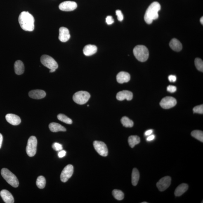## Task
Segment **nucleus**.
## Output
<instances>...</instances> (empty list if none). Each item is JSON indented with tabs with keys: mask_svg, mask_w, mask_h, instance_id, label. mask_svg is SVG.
<instances>
[{
	"mask_svg": "<svg viewBox=\"0 0 203 203\" xmlns=\"http://www.w3.org/2000/svg\"><path fill=\"white\" fill-rule=\"evenodd\" d=\"M128 143L131 148H133L135 145L140 143V138L137 135H131L128 139Z\"/></svg>",
	"mask_w": 203,
	"mask_h": 203,
	"instance_id": "nucleus-24",
	"label": "nucleus"
},
{
	"mask_svg": "<svg viewBox=\"0 0 203 203\" xmlns=\"http://www.w3.org/2000/svg\"><path fill=\"white\" fill-rule=\"evenodd\" d=\"M0 195L5 203H14V199L13 195L8 191L3 190L0 192Z\"/></svg>",
	"mask_w": 203,
	"mask_h": 203,
	"instance_id": "nucleus-17",
	"label": "nucleus"
},
{
	"mask_svg": "<svg viewBox=\"0 0 203 203\" xmlns=\"http://www.w3.org/2000/svg\"><path fill=\"white\" fill-rule=\"evenodd\" d=\"M177 104V101L175 98L172 97L167 96L161 100L160 105L162 108L168 109L175 106Z\"/></svg>",
	"mask_w": 203,
	"mask_h": 203,
	"instance_id": "nucleus-10",
	"label": "nucleus"
},
{
	"mask_svg": "<svg viewBox=\"0 0 203 203\" xmlns=\"http://www.w3.org/2000/svg\"><path fill=\"white\" fill-rule=\"evenodd\" d=\"M83 53L87 56H90L96 53L97 51V48L94 45L88 44L83 49Z\"/></svg>",
	"mask_w": 203,
	"mask_h": 203,
	"instance_id": "nucleus-19",
	"label": "nucleus"
},
{
	"mask_svg": "<svg viewBox=\"0 0 203 203\" xmlns=\"http://www.w3.org/2000/svg\"><path fill=\"white\" fill-rule=\"evenodd\" d=\"M140 178V173L136 168H134L132 173V184L133 186H136Z\"/></svg>",
	"mask_w": 203,
	"mask_h": 203,
	"instance_id": "nucleus-25",
	"label": "nucleus"
},
{
	"mask_svg": "<svg viewBox=\"0 0 203 203\" xmlns=\"http://www.w3.org/2000/svg\"><path fill=\"white\" fill-rule=\"evenodd\" d=\"M52 147L54 150L57 151H59L62 150V149H63L61 144L56 143V142L53 144V145H52Z\"/></svg>",
	"mask_w": 203,
	"mask_h": 203,
	"instance_id": "nucleus-33",
	"label": "nucleus"
},
{
	"mask_svg": "<svg viewBox=\"0 0 203 203\" xmlns=\"http://www.w3.org/2000/svg\"><path fill=\"white\" fill-rule=\"evenodd\" d=\"M160 9V5L157 2H154L150 5L144 16V19L147 23L151 24L154 20L157 19L159 18L158 12Z\"/></svg>",
	"mask_w": 203,
	"mask_h": 203,
	"instance_id": "nucleus-2",
	"label": "nucleus"
},
{
	"mask_svg": "<svg viewBox=\"0 0 203 203\" xmlns=\"http://www.w3.org/2000/svg\"><path fill=\"white\" fill-rule=\"evenodd\" d=\"M49 128L53 132L56 133L59 131H66V128L58 123L53 122L49 125Z\"/></svg>",
	"mask_w": 203,
	"mask_h": 203,
	"instance_id": "nucleus-23",
	"label": "nucleus"
},
{
	"mask_svg": "<svg viewBox=\"0 0 203 203\" xmlns=\"http://www.w3.org/2000/svg\"><path fill=\"white\" fill-rule=\"evenodd\" d=\"M130 74L128 73L125 72H119L116 76V79L117 82L120 84L128 82L130 80Z\"/></svg>",
	"mask_w": 203,
	"mask_h": 203,
	"instance_id": "nucleus-18",
	"label": "nucleus"
},
{
	"mask_svg": "<svg viewBox=\"0 0 203 203\" xmlns=\"http://www.w3.org/2000/svg\"><path fill=\"white\" fill-rule=\"evenodd\" d=\"M188 185L186 184H181L177 187L175 191V195L176 197H180L188 190Z\"/></svg>",
	"mask_w": 203,
	"mask_h": 203,
	"instance_id": "nucleus-21",
	"label": "nucleus"
},
{
	"mask_svg": "<svg viewBox=\"0 0 203 203\" xmlns=\"http://www.w3.org/2000/svg\"><path fill=\"white\" fill-rule=\"evenodd\" d=\"M155 138V135H150L147 138V141H151L154 139Z\"/></svg>",
	"mask_w": 203,
	"mask_h": 203,
	"instance_id": "nucleus-39",
	"label": "nucleus"
},
{
	"mask_svg": "<svg viewBox=\"0 0 203 203\" xmlns=\"http://www.w3.org/2000/svg\"><path fill=\"white\" fill-rule=\"evenodd\" d=\"M200 22L203 25V17H202L200 19Z\"/></svg>",
	"mask_w": 203,
	"mask_h": 203,
	"instance_id": "nucleus-42",
	"label": "nucleus"
},
{
	"mask_svg": "<svg viewBox=\"0 0 203 203\" xmlns=\"http://www.w3.org/2000/svg\"><path fill=\"white\" fill-rule=\"evenodd\" d=\"M177 88L176 87L173 86H169L167 87V90L170 93L175 92L176 91Z\"/></svg>",
	"mask_w": 203,
	"mask_h": 203,
	"instance_id": "nucleus-36",
	"label": "nucleus"
},
{
	"mask_svg": "<svg viewBox=\"0 0 203 203\" xmlns=\"http://www.w3.org/2000/svg\"><path fill=\"white\" fill-rule=\"evenodd\" d=\"M77 7V4L74 1H65L61 3L59 8L61 11H74Z\"/></svg>",
	"mask_w": 203,
	"mask_h": 203,
	"instance_id": "nucleus-12",
	"label": "nucleus"
},
{
	"mask_svg": "<svg viewBox=\"0 0 203 203\" xmlns=\"http://www.w3.org/2000/svg\"><path fill=\"white\" fill-rule=\"evenodd\" d=\"M192 137L197 139L201 142H203V131L199 130H195L192 131L191 133Z\"/></svg>",
	"mask_w": 203,
	"mask_h": 203,
	"instance_id": "nucleus-29",
	"label": "nucleus"
},
{
	"mask_svg": "<svg viewBox=\"0 0 203 203\" xmlns=\"http://www.w3.org/2000/svg\"><path fill=\"white\" fill-rule=\"evenodd\" d=\"M90 95L87 91H81L77 92L74 95L73 99L76 104L83 105L86 104L90 98Z\"/></svg>",
	"mask_w": 203,
	"mask_h": 203,
	"instance_id": "nucleus-6",
	"label": "nucleus"
},
{
	"mask_svg": "<svg viewBox=\"0 0 203 203\" xmlns=\"http://www.w3.org/2000/svg\"><path fill=\"white\" fill-rule=\"evenodd\" d=\"M29 96L32 99H40L44 98L46 96V93L41 90H33L29 92Z\"/></svg>",
	"mask_w": 203,
	"mask_h": 203,
	"instance_id": "nucleus-15",
	"label": "nucleus"
},
{
	"mask_svg": "<svg viewBox=\"0 0 203 203\" xmlns=\"http://www.w3.org/2000/svg\"><path fill=\"white\" fill-rule=\"evenodd\" d=\"M147 203V202H142V203Z\"/></svg>",
	"mask_w": 203,
	"mask_h": 203,
	"instance_id": "nucleus-43",
	"label": "nucleus"
},
{
	"mask_svg": "<svg viewBox=\"0 0 203 203\" xmlns=\"http://www.w3.org/2000/svg\"><path fill=\"white\" fill-rule=\"evenodd\" d=\"M153 132V130L152 129H150L147 130V131L145 132V136H148L152 134Z\"/></svg>",
	"mask_w": 203,
	"mask_h": 203,
	"instance_id": "nucleus-40",
	"label": "nucleus"
},
{
	"mask_svg": "<svg viewBox=\"0 0 203 203\" xmlns=\"http://www.w3.org/2000/svg\"><path fill=\"white\" fill-rule=\"evenodd\" d=\"M168 79H169L170 82H174L176 80V77L175 75H171L168 77Z\"/></svg>",
	"mask_w": 203,
	"mask_h": 203,
	"instance_id": "nucleus-38",
	"label": "nucleus"
},
{
	"mask_svg": "<svg viewBox=\"0 0 203 203\" xmlns=\"http://www.w3.org/2000/svg\"><path fill=\"white\" fill-rule=\"evenodd\" d=\"M40 61L43 65L50 69V73L55 72L58 68V63L56 61L48 55H42L40 58Z\"/></svg>",
	"mask_w": 203,
	"mask_h": 203,
	"instance_id": "nucleus-5",
	"label": "nucleus"
},
{
	"mask_svg": "<svg viewBox=\"0 0 203 203\" xmlns=\"http://www.w3.org/2000/svg\"><path fill=\"white\" fill-rule=\"evenodd\" d=\"M195 65L197 70L203 72V62L202 60L199 58L195 59Z\"/></svg>",
	"mask_w": 203,
	"mask_h": 203,
	"instance_id": "nucleus-31",
	"label": "nucleus"
},
{
	"mask_svg": "<svg viewBox=\"0 0 203 203\" xmlns=\"http://www.w3.org/2000/svg\"><path fill=\"white\" fill-rule=\"evenodd\" d=\"M93 146L95 150L103 157H107L108 155V150L107 145L103 142L95 141L93 142Z\"/></svg>",
	"mask_w": 203,
	"mask_h": 203,
	"instance_id": "nucleus-8",
	"label": "nucleus"
},
{
	"mask_svg": "<svg viewBox=\"0 0 203 203\" xmlns=\"http://www.w3.org/2000/svg\"><path fill=\"white\" fill-rule=\"evenodd\" d=\"M194 113L203 114V105H200L197 106L194 108L193 109Z\"/></svg>",
	"mask_w": 203,
	"mask_h": 203,
	"instance_id": "nucleus-32",
	"label": "nucleus"
},
{
	"mask_svg": "<svg viewBox=\"0 0 203 203\" xmlns=\"http://www.w3.org/2000/svg\"><path fill=\"white\" fill-rule=\"evenodd\" d=\"M19 22L22 29L27 31H32L34 29L35 20L28 12L23 11L19 17Z\"/></svg>",
	"mask_w": 203,
	"mask_h": 203,
	"instance_id": "nucleus-1",
	"label": "nucleus"
},
{
	"mask_svg": "<svg viewBox=\"0 0 203 203\" xmlns=\"http://www.w3.org/2000/svg\"><path fill=\"white\" fill-rule=\"evenodd\" d=\"M133 98V94L131 91L128 90H123L119 92L116 95V98L120 101L125 99L131 100Z\"/></svg>",
	"mask_w": 203,
	"mask_h": 203,
	"instance_id": "nucleus-13",
	"label": "nucleus"
},
{
	"mask_svg": "<svg viewBox=\"0 0 203 203\" xmlns=\"http://www.w3.org/2000/svg\"><path fill=\"white\" fill-rule=\"evenodd\" d=\"M112 194L114 197L117 200L121 201L124 198V192L121 190L115 189L112 191Z\"/></svg>",
	"mask_w": 203,
	"mask_h": 203,
	"instance_id": "nucleus-28",
	"label": "nucleus"
},
{
	"mask_svg": "<svg viewBox=\"0 0 203 203\" xmlns=\"http://www.w3.org/2000/svg\"><path fill=\"white\" fill-rule=\"evenodd\" d=\"M37 140L36 137L32 136L29 138L27 141L26 152L29 157H32L36 155L37 152Z\"/></svg>",
	"mask_w": 203,
	"mask_h": 203,
	"instance_id": "nucleus-7",
	"label": "nucleus"
},
{
	"mask_svg": "<svg viewBox=\"0 0 203 203\" xmlns=\"http://www.w3.org/2000/svg\"><path fill=\"white\" fill-rule=\"evenodd\" d=\"M66 154V152L65 150H61L59 151V152L58 153V157L60 158H62L65 157Z\"/></svg>",
	"mask_w": 203,
	"mask_h": 203,
	"instance_id": "nucleus-37",
	"label": "nucleus"
},
{
	"mask_svg": "<svg viewBox=\"0 0 203 203\" xmlns=\"http://www.w3.org/2000/svg\"><path fill=\"white\" fill-rule=\"evenodd\" d=\"M116 15L117 17V19L119 21L121 22L124 19V15L120 10H117L116 11Z\"/></svg>",
	"mask_w": 203,
	"mask_h": 203,
	"instance_id": "nucleus-34",
	"label": "nucleus"
},
{
	"mask_svg": "<svg viewBox=\"0 0 203 203\" xmlns=\"http://www.w3.org/2000/svg\"><path fill=\"white\" fill-rule=\"evenodd\" d=\"M171 178L169 176L164 177L159 180L157 184V186L159 191H164L171 185Z\"/></svg>",
	"mask_w": 203,
	"mask_h": 203,
	"instance_id": "nucleus-11",
	"label": "nucleus"
},
{
	"mask_svg": "<svg viewBox=\"0 0 203 203\" xmlns=\"http://www.w3.org/2000/svg\"><path fill=\"white\" fill-rule=\"evenodd\" d=\"M3 141V136L0 133V149H1L2 146V143Z\"/></svg>",
	"mask_w": 203,
	"mask_h": 203,
	"instance_id": "nucleus-41",
	"label": "nucleus"
},
{
	"mask_svg": "<svg viewBox=\"0 0 203 203\" xmlns=\"http://www.w3.org/2000/svg\"><path fill=\"white\" fill-rule=\"evenodd\" d=\"M6 118L9 123L13 125H17L20 124L21 121L19 116L13 114H6Z\"/></svg>",
	"mask_w": 203,
	"mask_h": 203,
	"instance_id": "nucleus-16",
	"label": "nucleus"
},
{
	"mask_svg": "<svg viewBox=\"0 0 203 203\" xmlns=\"http://www.w3.org/2000/svg\"><path fill=\"white\" fill-rule=\"evenodd\" d=\"M57 118L59 120L62 121L66 124H72V119L69 118L65 114H60L57 116Z\"/></svg>",
	"mask_w": 203,
	"mask_h": 203,
	"instance_id": "nucleus-30",
	"label": "nucleus"
},
{
	"mask_svg": "<svg viewBox=\"0 0 203 203\" xmlns=\"http://www.w3.org/2000/svg\"><path fill=\"white\" fill-rule=\"evenodd\" d=\"M133 54L139 61L145 62L148 59L149 52L147 48L143 45H138L133 50Z\"/></svg>",
	"mask_w": 203,
	"mask_h": 203,
	"instance_id": "nucleus-3",
	"label": "nucleus"
},
{
	"mask_svg": "<svg viewBox=\"0 0 203 203\" xmlns=\"http://www.w3.org/2000/svg\"><path fill=\"white\" fill-rule=\"evenodd\" d=\"M46 179L44 176H40L38 177L36 181V185L40 189L44 188L46 185Z\"/></svg>",
	"mask_w": 203,
	"mask_h": 203,
	"instance_id": "nucleus-27",
	"label": "nucleus"
},
{
	"mask_svg": "<svg viewBox=\"0 0 203 203\" xmlns=\"http://www.w3.org/2000/svg\"><path fill=\"white\" fill-rule=\"evenodd\" d=\"M74 171V167L72 165L69 164L66 166L62 170L60 175L61 181L63 183L67 182L73 174Z\"/></svg>",
	"mask_w": 203,
	"mask_h": 203,
	"instance_id": "nucleus-9",
	"label": "nucleus"
},
{
	"mask_svg": "<svg viewBox=\"0 0 203 203\" xmlns=\"http://www.w3.org/2000/svg\"><path fill=\"white\" fill-rule=\"evenodd\" d=\"M1 174L3 178L12 187H17L19 185V182L17 177L6 168H3L1 170Z\"/></svg>",
	"mask_w": 203,
	"mask_h": 203,
	"instance_id": "nucleus-4",
	"label": "nucleus"
},
{
	"mask_svg": "<svg viewBox=\"0 0 203 203\" xmlns=\"http://www.w3.org/2000/svg\"><path fill=\"white\" fill-rule=\"evenodd\" d=\"M169 46L173 51L176 52L181 51L183 48L181 43L176 39H173L171 40L169 43Z\"/></svg>",
	"mask_w": 203,
	"mask_h": 203,
	"instance_id": "nucleus-20",
	"label": "nucleus"
},
{
	"mask_svg": "<svg viewBox=\"0 0 203 203\" xmlns=\"http://www.w3.org/2000/svg\"><path fill=\"white\" fill-rule=\"evenodd\" d=\"M15 73L18 75H20L23 73L25 70V67L23 63L20 60L15 61L14 65Z\"/></svg>",
	"mask_w": 203,
	"mask_h": 203,
	"instance_id": "nucleus-22",
	"label": "nucleus"
},
{
	"mask_svg": "<svg viewBox=\"0 0 203 203\" xmlns=\"http://www.w3.org/2000/svg\"><path fill=\"white\" fill-rule=\"evenodd\" d=\"M106 22L108 25H112L114 22V20L112 16H108L106 18Z\"/></svg>",
	"mask_w": 203,
	"mask_h": 203,
	"instance_id": "nucleus-35",
	"label": "nucleus"
},
{
	"mask_svg": "<svg viewBox=\"0 0 203 203\" xmlns=\"http://www.w3.org/2000/svg\"><path fill=\"white\" fill-rule=\"evenodd\" d=\"M121 122L123 125L126 128H131L133 125V121L126 116L121 119Z\"/></svg>",
	"mask_w": 203,
	"mask_h": 203,
	"instance_id": "nucleus-26",
	"label": "nucleus"
},
{
	"mask_svg": "<svg viewBox=\"0 0 203 203\" xmlns=\"http://www.w3.org/2000/svg\"><path fill=\"white\" fill-rule=\"evenodd\" d=\"M70 37L69 29L66 27H62L59 29V39L62 42H66L68 41Z\"/></svg>",
	"mask_w": 203,
	"mask_h": 203,
	"instance_id": "nucleus-14",
	"label": "nucleus"
}]
</instances>
